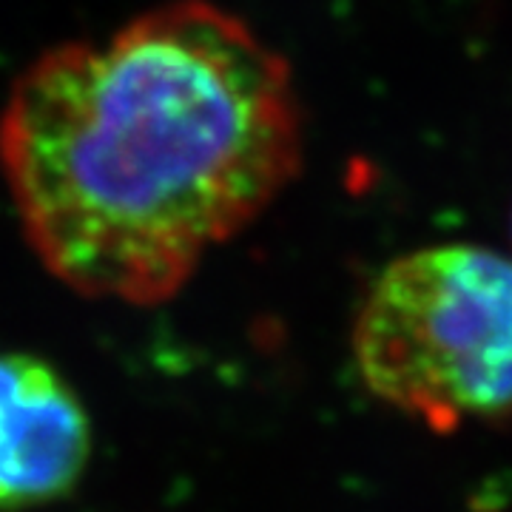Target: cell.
<instances>
[{"label": "cell", "mask_w": 512, "mask_h": 512, "mask_svg": "<svg viewBox=\"0 0 512 512\" xmlns=\"http://www.w3.org/2000/svg\"><path fill=\"white\" fill-rule=\"evenodd\" d=\"M305 123L288 60L217 0H163L15 77L0 174L72 291L154 305L288 188Z\"/></svg>", "instance_id": "6da1fadb"}, {"label": "cell", "mask_w": 512, "mask_h": 512, "mask_svg": "<svg viewBox=\"0 0 512 512\" xmlns=\"http://www.w3.org/2000/svg\"><path fill=\"white\" fill-rule=\"evenodd\" d=\"M367 390L433 430L512 419V259L433 245L393 259L359 308Z\"/></svg>", "instance_id": "7a4b0ae2"}, {"label": "cell", "mask_w": 512, "mask_h": 512, "mask_svg": "<svg viewBox=\"0 0 512 512\" xmlns=\"http://www.w3.org/2000/svg\"><path fill=\"white\" fill-rule=\"evenodd\" d=\"M92 461V419L37 353L0 348V512L66 498Z\"/></svg>", "instance_id": "3957f363"}]
</instances>
